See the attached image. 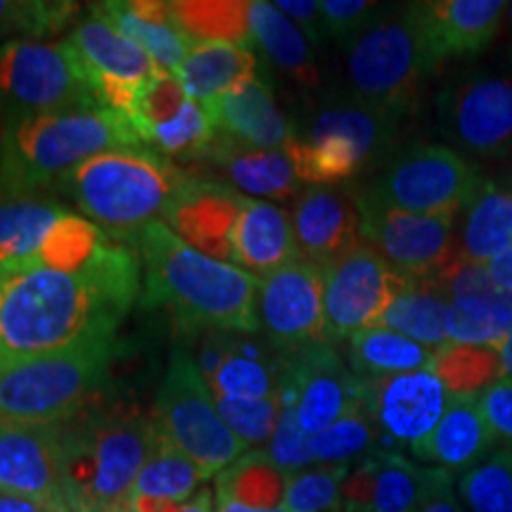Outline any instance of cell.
Segmentation results:
<instances>
[{"mask_svg": "<svg viewBox=\"0 0 512 512\" xmlns=\"http://www.w3.org/2000/svg\"><path fill=\"white\" fill-rule=\"evenodd\" d=\"M143 294L140 256L110 238L83 266L19 259L0 264V368L114 337Z\"/></svg>", "mask_w": 512, "mask_h": 512, "instance_id": "obj_1", "label": "cell"}, {"mask_svg": "<svg viewBox=\"0 0 512 512\" xmlns=\"http://www.w3.org/2000/svg\"><path fill=\"white\" fill-rule=\"evenodd\" d=\"M133 245L147 306H164L183 332H259L254 275L188 247L162 221L140 230Z\"/></svg>", "mask_w": 512, "mask_h": 512, "instance_id": "obj_2", "label": "cell"}, {"mask_svg": "<svg viewBox=\"0 0 512 512\" xmlns=\"http://www.w3.org/2000/svg\"><path fill=\"white\" fill-rule=\"evenodd\" d=\"M159 444L152 413L91 403L62 422V477L69 512H128L133 484Z\"/></svg>", "mask_w": 512, "mask_h": 512, "instance_id": "obj_3", "label": "cell"}, {"mask_svg": "<svg viewBox=\"0 0 512 512\" xmlns=\"http://www.w3.org/2000/svg\"><path fill=\"white\" fill-rule=\"evenodd\" d=\"M140 145L126 114L105 107L5 119L0 131V190L5 197L34 195L60 185L76 166L102 152Z\"/></svg>", "mask_w": 512, "mask_h": 512, "instance_id": "obj_4", "label": "cell"}, {"mask_svg": "<svg viewBox=\"0 0 512 512\" xmlns=\"http://www.w3.org/2000/svg\"><path fill=\"white\" fill-rule=\"evenodd\" d=\"M188 174L150 147H124L88 159L60 183L83 219L112 235L131 240L164 216Z\"/></svg>", "mask_w": 512, "mask_h": 512, "instance_id": "obj_5", "label": "cell"}, {"mask_svg": "<svg viewBox=\"0 0 512 512\" xmlns=\"http://www.w3.org/2000/svg\"><path fill=\"white\" fill-rule=\"evenodd\" d=\"M349 95L406 126L420 112L427 81L439 72L422 41L413 3L382 8L344 48Z\"/></svg>", "mask_w": 512, "mask_h": 512, "instance_id": "obj_6", "label": "cell"}, {"mask_svg": "<svg viewBox=\"0 0 512 512\" xmlns=\"http://www.w3.org/2000/svg\"><path fill=\"white\" fill-rule=\"evenodd\" d=\"M121 344L98 337L0 368V422L62 425L105 384Z\"/></svg>", "mask_w": 512, "mask_h": 512, "instance_id": "obj_7", "label": "cell"}, {"mask_svg": "<svg viewBox=\"0 0 512 512\" xmlns=\"http://www.w3.org/2000/svg\"><path fill=\"white\" fill-rule=\"evenodd\" d=\"M403 124L363 105L351 95H339L313 112L302 131L287 143L294 171L304 185H344L368 166L392 152Z\"/></svg>", "mask_w": 512, "mask_h": 512, "instance_id": "obj_8", "label": "cell"}, {"mask_svg": "<svg viewBox=\"0 0 512 512\" xmlns=\"http://www.w3.org/2000/svg\"><path fill=\"white\" fill-rule=\"evenodd\" d=\"M434 107L448 147L477 166L512 164V50L448 74Z\"/></svg>", "mask_w": 512, "mask_h": 512, "instance_id": "obj_9", "label": "cell"}, {"mask_svg": "<svg viewBox=\"0 0 512 512\" xmlns=\"http://www.w3.org/2000/svg\"><path fill=\"white\" fill-rule=\"evenodd\" d=\"M152 420L159 439L190 458L204 479L221 475L247 451L221 418L209 382L185 347L171 351Z\"/></svg>", "mask_w": 512, "mask_h": 512, "instance_id": "obj_10", "label": "cell"}, {"mask_svg": "<svg viewBox=\"0 0 512 512\" xmlns=\"http://www.w3.org/2000/svg\"><path fill=\"white\" fill-rule=\"evenodd\" d=\"M482 166L448 145L415 143L394 152L363 200L422 216H460L484 185Z\"/></svg>", "mask_w": 512, "mask_h": 512, "instance_id": "obj_11", "label": "cell"}, {"mask_svg": "<svg viewBox=\"0 0 512 512\" xmlns=\"http://www.w3.org/2000/svg\"><path fill=\"white\" fill-rule=\"evenodd\" d=\"M100 107L67 43L10 41L0 46V112L27 114Z\"/></svg>", "mask_w": 512, "mask_h": 512, "instance_id": "obj_12", "label": "cell"}, {"mask_svg": "<svg viewBox=\"0 0 512 512\" xmlns=\"http://www.w3.org/2000/svg\"><path fill=\"white\" fill-rule=\"evenodd\" d=\"M358 197V192H356ZM361 240L408 280L439 278L458 264L460 216H422L358 197Z\"/></svg>", "mask_w": 512, "mask_h": 512, "instance_id": "obj_13", "label": "cell"}, {"mask_svg": "<svg viewBox=\"0 0 512 512\" xmlns=\"http://www.w3.org/2000/svg\"><path fill=\"white\" fill-rule=\"evenodd\" d=\"M64 43L76 57L95 102L105 110L131 112L140 88L159 72L155 60L138 43L93 8L91 15L74 24Z\"/></svg>", "mask_w": 512, "mask_h": 512, "instance_id": "obj_14", "label": "cell"}, {"mask_svg": "<svg viewBox=\"0 0 512 512\" xmlns=\"http://www.w3.org/2000/svg\"><path fill=\"white\" fill-rule=\"evenodd\" d=\"M259 335L280 354L330 344L325 335L323 268L297 259L259 280L256 290Z\"/></svg>", "mask_w": 512, "mask_h": 512, "instance_id": "obj_15", "label": "cell"}, {"mask_svg": "<svg viewBox=\"0 0 512 512\" xmlns=\"http://www.w3.org/2000/svg\"><path fill=\"white\" fill-rule=\"evenodd\" d=\"M325 335L328 342L351 339L356 332L377 328L392 299L406 285L373 247L361 245L323 271Z\"/></svg>", "mask_w": 512, "mask_h": 512, "instance_id": "obj_16", "label": "cell"}, {"mask_svg": "<svg viewBox=\"0 0 512 512\" xmlns=\"http://www.w3.org/2000/svg\"><path fill=\"white\" fill-rule=\"evenodd\" d=\"M358 399L373 418L380 448L394 451L396 446L415 451L430 437L453 396L430 368L418 373L361 380Z\"/></svg>", "mask_w": 512, "mask_h": 512, "instance_id": "obj_17", "label": "cell"}, {"mask_svg": "<svg viewBox=\"0 0 512 512\" xmlns=\"http://www.w3.org/2000/svg\"><path fill=\"white\" fill-rule=\"evenodd\" d=\"M195 363L214 396L273 399L285 394V356L259 332H204Z\"/></svg>", "mask_w": 512, "mask_h": 512, "instance_id": "obj_18", "label": "cell"}, {"mask_svg": "<svg viewBox=\"0 0 512 512\" xmlns=\"http://www.w3.org/2000/svg\"><path fill=\"white\" fill-rule=\"evenodd\" d=\"M0 494L48 512H69L62 477V425L0 422Z\"/></svg>", "mask_w": 512, "mask_h": 512, "instance_id": "obj_19", "label": "cell"}, {"mask_svg": "<svg viewBox=\"0 0 512 512\" xmlns=\"http://www.w3.org/2000/svg\"><path fill=\"white\" fill-rule=\"evenodd\" d=\"M247 197L223 181L188 176L164 211V226L185 245L235 266L233 235Z\"/></svg>", "mask_w": 512, "mask_h": 512, "instance_id": "obj_20", "label": "cell"}, {"mask_svg": "<svg viewBox=\"0 0 512 512\" xmlns=\"http://www.w3.org/2000/svg\"><path fill=\"white\" fill-rule=\"evenodd\" d=\"M510 3L505 0H425L413 3L415 19L434 67L475 62L501 36Z\"/></svg>", "mask_w": 512, "mask_h": 512, "instance_id": "obj_21", "label": "cell"}, {"mask_svg": "<svg viewBox=\"0 0 512 512\" xmlns=\"http://www.w3.org/2000/svg\"><path fill=\"white\" fill-rule=\"evenodd\" d=\"M285 394L297 408L302 430L316 437L358 401L361 380L344 366L332 344H316L285 356Z\"/></svg>", "mask_w": 512, "mask_h": 512, "instance_id": "obj_22", "label": "cell"}, {"mask_svg": "<svg viewBox=\"0 0 512 512\" xmlns=\"http://www.w3.org/2000/svg\"><path fill=\"white\" fill-rule=\"evenodd\" d=\"M292 226L299 256L323 271L363 245L358 197L342 185L302 190L294 200Z\"/></svg>", "mask_w": 512, "mask_h": 512, "instance_id": "obj_23", "label": "cell"}, {"mask_svg": "<svg viewBox=\"0 0 512 512\" xmlns=\"http://www.w3.org/2000/svg\"><path fill=\"white\" fill-rule=\"evenodd\" d=\"M221 171L230 188L245 192L249 200L287 202L302 195V181L285 150H254L216 133L214 143L197 159Z\"/></svg>", "mask_w": 512, "mask_h": 512, "instance_id": "obj_24", "label": "cell"}, {"mask_svg": "<svg viewBox=\"0 0 512 512\" xmlns=\"http://www.w3.org/2000/svg\"><path fill=\"white\" fill-rule=\"evenodd\" d=\"M204 107L214 117L219 136L254 150H285L297 133L275 102L271 86L261 79H252Z\"/></svg>", "mask_w": 512, "mask_h": 512, "instance_id": "obj_25", "label": "cell"}, {"mask_svg": "<svg viewBox=\"0 0 512 512\" xmlns=\"http://www.w3.org/2000/svg\"><path fill=\"white\" fill-rule=\"evenodd\" d=\"M233 249L235 266L254 278L259 275V280L302 259L294 238L292 214L275 202L249 197L235 226Z\"/></svg>", "mask_w": 512, "mask_h": 512, "instance_id": "obj_26", "label": "cell"}, {"mask_svg": "<svg viewBox=\"0 0 512 512\" xmlns=\"http://www.w3.org/2000/svg\"><path fill=\"white\" fill-rule=\"evenodd\" d=\"M501 446L494 430L479 411L477 399H453L444 418L430 437L415 448L413 456L422 463H432L441 470L465 472L482 463Z\"/></svg>", "mask_w": 512, "mask_h": 512, "instance_id": "obj_27", "label": "cell"}, {"mask_svg": "<svg viewBox=\"0 0 512 512\" xmlns=\"http://www.w3.org/2000/svg\"><path fill=\"white\" fill-rule=\"evenodd\" d=\"M95 12L107 17L121 34L138 43L164 72H178L185 57L195 46L176 27L171 3L162 0H128V3H98Z\"/></svg>", "mask_w": 512, "mask_h": 512, "instance_id": "obj_28", "label": "cell"}, {"mask_svg": "<svg viewBox=\"0 0 512 512\" xmlns=\"http://www.w3.org/2000/svg\"><path fill=\"white\" fill-rule=\"evenodd\" d=\"M249 22H252L254 43L278 72H283L306 93H316L323 86L309 38L290 17L275 8V3L266 0L252 3Z\"/></svg>", "mask_w": 512, "mask_h": 512, "instance_id": "obj_29", "label": "cell"}, {"mask_svg": "<svg viewBox=\"0 0 512 512\" xmlns=\"http://www.w3.org/2000/svg\"><path fill=\"white\" fill-rule=\"evenodd\" d=\"M512 247V190L484 181L458 219V256L486 266Z\"/></svg>", "mask_w": 512, "mask_h": 512, "instance_id": "obj_30", "label": "cell"}, {"mask_svg": "<svg viewBox=\"0 0 512 512\" xmlns=\"http://www.w3.org/2000/svg\"><path fill=\"white\" fill-rule=\"evenodd\" d=\"M176 74L190 100L211 105L256 79V57L252 50L228 43H195Z\"/></svg>", "mask_w": 512, "mask_h": 512, "instance_id": "obj_31", "label": "cell"}, {"mask_svg": "<svg viewBox=\"0 0 512 512\" xmlns=\"http://www.w3.org/2000/svg\"><path fill=\"white\" fill-rule=\"evenodd\" d=\"M448 309L451 294L437 278L406 280L380 318V328L401 332L430 349H441L448 344Z\"/></svg>", "mask_w": 512, "mask_h": 512, "instance_id": "obj_32", "label": "cell"}, {"mask_svg": "<svg viewBox=\"0 0 512 512\" xmlns=\"http://www.w3.org/2000/svg\"><path fill=\"white\" fill-rule=\"evenodd\" d=\"M434 351L389 328H368L349 339V368L358 380L418 373L432 368Z\"/></svg>", "mask_w": 512, "mask_h": 512, "instance_id": "obj_33", "label": "cell"}, {"mask_svg": "<svg viewBox=\"0 0 512 512\" xmlns=\"http://www.w3.org/2000/svg\"><path fill=\"white\" fill-rule=\"evenodd\" d=\"M64 214L62 204L34 195L0 200V264L36 256Z\"/></svg>", "mask_w": 512, "mask_h": 512, "instance_id": "obj_34", "label": "cell"}, {"mask_svg": "<svg viewBox=\"0 0 512 512\" xmlns=\"http://www.w3.org/2000/svg\"><path fill=\"white\" fill-rule=\"evenodd\" d=\"M176 27L195 43H228L247 48L254 43L245 0H176L171 3Z\"/></svg>", "mask_w": 512, "mask_h": 512, "instance_id": "obj_35", "label": "cell"}, {"mask_svg": "<svg viewBox=\"0 0 512 512\" xmlns=\"http://www.w3.org/2000/svg\"><path fill=\"white\" fill-rule=\"evenodd\" d=\"M290 475L266 451H249L216 477V498L252 510L283 508Z\"/></svg>", "mask_w": 512, "mask_h": 512, "instance_id": "obj_36", "label": "cell"}, {"mask_svg": "<svg viewBox=\"0 0 512 512\" xmlns=\"http://www.w3.org/2000/svg\"><path fill=\"white\" fill-rule=\"evenodd\" d=\"M512 330V292L453 297L448 309V342L496 349Z\"/></svg>", "mask_w": 512, "mask_h": 512, "instance_id": "obj_37", "label": "cell"}, {"mask_svg": "<svg viewBox=\"0 0 512 512\" xmlns=\"http://www.w3.org/2000/svg\"><path fill=\"white\" fill-rule=\"evenodd\" d=\"M432 373L439 377L453 399H477L503 377L501 356L491 347L453 344L434 351Z\"/></svg>", "mask_w": 512, "mask_h": 512, "instance_id": "obj_38", "label": "cell"}, {"mask_svg": "<svg viewBox=\"0 0 512 512\" xmlns=\"http://www.w3.org/2000/svg\"><path fill=\"white\" fill-rule=\"evenodd\" d=\"M313 460L316 465H344L351 467L354 460L361 463L370 453L380 448V434L366 406L358 399L342 418L311 437Z\"/></svg>", "mask_w": 512, "mask_h": 512, "instance_id": "obj_39", "label": "cell"}, {"mask_svg": "<svg viewBox=\"0 0 512 512\" xmlns=\"http://www.w3.org/2000/svg\"><path fill=\"white\" fill-rule=\"evenodd\" d=\"M79 3L67 0H0V46L38 41L67 29L79 15Z\"/></svg>", "mask_w": 512, "mask_h": 512, "instance_id": "obj_40", "label": "cell"}, {"mask_svg": "<svg viewBox=\"0 0 512 512\" xmlns=\"http://www.w3.org/2000/svg\"><path fill=\"white\" fill-rule=\"evenodd\" d=\"M458 496L467 512H512V448L498 446L460 475Z\"/></svg>", "mask_w": 512, "mask_h": 512, "instance_id": "obj_41", "label": "cell"}, {"mask_svg": "<svg viewBox=\"0 0 512 512\" xmlns=\"http://www.w3.org/2000/svg\"><path fill=\"white\" fill-rule=\"evenodd\" d=\"M202 479V472L190 458H185L183 453H178L176 448L159 439L157 448L147 458L136 484H133L131 496H155L185 505Z\"/></svg>", "mask_w": 512, "mask_h": 512, "instance_id": "obj_42", "label": "cell"}, {"mask_svg": "<svg viewBox=\"0 0 512 512\" xmlns=\"http://www.w3.org/2000/svg\"><path fill=\"white\" fill-rule=\"evenodd\" d=\"M216 138V124L209 110L200 102L188 100L181 114L171 124L159 126L143 140L145 147L166 159L197 162Z\"/></svg>", "mask_w": 512, "mask_h": 512, "instance_id": "obj_43", "label": "cell"}, {"mask_svg": "<svg viewBox=\"0 0 512 512\" xmlns=\"http://www.w3.org/2000/svg\"><path fill=\"white\" fill-rule=\"evenodd\" d=\"M351 467L316 465L290 475L285 512H344V482Z\"/></svg>", "mask_w": 512, "mask_h": 512, "instance_id": "obj_44", "label": "cell"}, {"mask_svg": "<svg viewBox=\"0 0 512 512\" xmlns=\"http://www.w3.org/2000/svg\"><path fill=\"white\" fill-rule=\"evenodd\" d=\"M183 81L174 72H159L140 88L133 110L126 114L133 128H136L140 143L159 126L171 124L188 102Z\"/></svg>", "mask_w": 512, "mask_h": 512, "instance_id": "obj_45", "label": "cell"}, {"mask_svg": "<svg viewBox=\"0 0 512 512\" xmlns=\"http://www.w3.org/2000/svg\"><path fill=\"white\" fill-rule=\"evenodd\" d=\"M214 399L230 432L247 448L268 444L285 411V394L273 399H233V396H214Z\"/></svg>", "mask_w": 512, "mask_h": 512, "instance_id": "obj_46", "label": "cell"}, {"mask_svg": "<svg viewBox=\"0 0 512 512\" xmlns=\"http://www.w3.org/2000/svg\"><path fill=\"white\" fill-rule=\"evenodd\" d=\"M268 456L273 458V463L285 470L287 475H297V472L309 470L316 465L313 460V448H311V434L302 430L297 420V408L287 399L285 394V411L280 418L278 427H275L271 441H268Z\"/></svg>", "mask_w": 512, "mask_h": 512, "instance_id": "obj_47", "label": "cell"}, {"mask_svg": "<svg viewBox=\"0 0 512 512\" xmlns=\"http://www.w3.org/2000/svg\"><path fill=\"white\" fill-rule=\"evenodd\" d=\"M380 10L382 5L370 0H323L325 38L342 50L349 48L375 22Z\"/></svg>", "mask_w": 512, "mask_h": 512, "instance_id": "obj_48", "label": "cell"}, {"mask_svg": "<svg viewBox=\"0 0 512 512\" xmlns=\"http://www.w3.org/2000/svg\"><path fill=\"white\" fill-rule=\"evenodd\" d=\"M479 411L494 430L498 444L512 448V380L501 377L477 396Z\"/></svg>", "mask_w": 512, "mask_h": 512, "instance_id": "obj_49", "label": "cell"}, {"mask_svg": "<svg viewBox=\"0 0 512 512\" xmlns=\"http://www.w3.org/2000/svg\"><path fill=\"white\" fill-rule=\"evenodd\" d=\"M413 512H465L458 496V484L451 472L441 467H427V482Z\"/></svg>", "mask_w": 512, "mask_h": 512, "instance_id": "obj_50", "label": "cell"}, {"mask_svg": "<svg viewBox=\"0 0 512 512\" xmlns=\"http://www.w3.org/2000/svg\"><path fill=\"white\" fill-rule=\"evenodd\" d=\"M275 8L302 29V34L309 38L311 46H323L328 41L325 38L323 3H318V0H278Z\"/></svg>", "mask_w": 512, "mask_h": 512, "instance_id": "obj_51", "label": "cell"}, {"mask_svg": "<svg viewBox=\"0 0 512 512\" xmlns=\"http://www.w3.org/2000/svg\"><path fill=\"white\" fill-rule=\"evenodd\" d=\"M486 275H489L491 285L501 292H512V247L498 256V259L486 264Z\"/></svg>", "mask_w": 512, "mask_h": 512, "instance_id": "obj_52", "label": "cell"}, {"mask_svg": "<svg viewBox=\"0 0 512 512\" xmlns=\"http://www.w3.org/2000/svg\"><path fill=\"white\" fill-rule=\"evenodd\" d=\"M0 512H48L46 508L27 498H19L12 494H0Z\"/></svg>", "mask_w": 512, "mask_h": 512, "instance_id": "obj_53", "label": "cell"}, {"mask_svg": "<svg viewBox=\"0 0 512 512\" xmlns=\"http://www.w3.org/2000/svg\"><path fill=\"white\" fill-rule=\"evenodd\" d=\"M178 512H214V496L209 489H202L200 494H195L192 501H188Z\"/></svg>", "mask_w": 512, "mask_h": 512, "instance_id": "obj_54", "label": "cell"}, {"mask_svg": "<svg viewBox=\"0 0 512 512\" xmlns=\"http://www.w3.org/2000/svg\"><path fill=\"white\" fill-rule=\"evenodd\" d=\"M498 356H501V368H503V377L512 380V330L505 335V339L496 347Z\"/></svg>", "mask_w": 512, "mask_h": 512, "instance_id": "obj_55", "label": "cell"}, {"mask_svg": "<svg viewBox=\"0 0 512 512\" xmlns=\"http://www.w3.org/2000/svg\"><path fill=\"white\" fill-rule=\"evenodd\" d=\"M214 505H216L214 512H285L283 508H275V510H252V508H245V505H240V503L223 501V498H216Z\"/></svg>", "mask_w": 512, "mask_h": 512, "instance_id": "obj_56", "label": "cell"}, {"mask_svg": "<svg viewBox=\"0 0 512 512\" xmlns=\"http://www.w3.org/2000/svg\"><path fill=\"white\" fill-rule=\"evenodd\" d=\"M508 19H510V29H512V3H510V8H508Z\"/></svg>", "mask_w": 512, "mask_h": 512, "instance_id": "obj_57", "label": "cell"}]
</instances>
